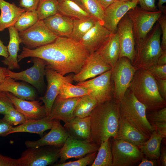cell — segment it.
<instances>
[{
    "label": "cell",
    "instance_id": "6da1fadb",
    "mask_svg": "<svg viewBox=\"0 0 166 166\" xmlns=\"http://www.w3.org/2000/svg\"><path fill=\"white\" fill-rule=\"evenodd\" d=\"M89 53L79 42L66 37H58L53 42L30 49L23 47L18 55V62L27 57H38L47 65L63 76L78 73Z\"/></svg>",
    "mask_w": 166,
    "mask_h": 166
},
{
    "label": "cell",
    "instance_id": "7a4b0ae2",
    "mask_svg": "<svg viewBox=\"0 0 166 166\" xmlns=\"http://www.w3.org/2000/svg\"><path fill=\"white\" fill-rule=\"evenodd\" d=\"M90 116L91 141L100 145L111 137L116 138L120 118L119 102L113 99L99 104Z\"/></svg>",
    "mask_w": 166,
    "mask_h": 166
},
{
    "label": "cell",
    "instance_id": "3957f363",
    "mask_svg": "<svg viewBox=\"0 0 166 166\" xmlns=\"http://www.w3.org/2000/svg\"><path fill=\"white\" fill-rule=\"evenodd\" d=\"M129 89L146 108V113L166 107V101L159 92L155 79L147 70H136Z\"/></svg>",
    "mask_w": 166,
    "mask_h": 166
},
{
    "label": "cell",
    "instance_id": "277c9868",
    "mask_svg": "<svg viewBox=\"0 0 166 166\" xmlns=\"http://www.w3.org/2000/svg\"><path fill=\"white\" fill-rule=\"evenodd\" d=\"M120 117L149 138L154 130L148 120L146 108L128 88L119 102Z\"/></svg>",
    "mask_w": 166,
    "mask_h": 166
},
{
    "label": "cell",
    "instance_id": "5b68a950",
    "mask_svg": "<svg viewBox=\"0 0 166 166\" xmlns=\"http://www.w3.org/2000/svg\"><path fill=\"white\" fill-rule=\"evenodd\" d=\"M161 35L160 26L157 22L144 39L135 43V55L132 64L136 70L147 69L157 64L162 51Z\"/></svg>",
    "mask_w": 166,
    "mask_h": 166
},
{
    "label": "cell",
    "instance_id": "8992f818",
    "mask_svg": "<svg viewBox=\"0 0 166 166\" xmlns=\"http://www.w3.org/2000/svg\"><path fill=\"white\" fill-rule=\"evenodd\" d=\"M136 69L130 60L125 57L119 58L112 69L111 78L114 83L113 99L119 102L129 88Z\"/></svg>",
    "mask_w": 166,
    "mask_h": 166
},
{
    "label": "cell",
    "instance_id": "52a82bcc",
    "mask_svg": "<svg viewBox=\"0 0 166 166\" xmlns=\"http://www.w3.org/2000/svg\"><path fill=\"white\" fill-rule=\"evenodd\" d=\"M162 14L159 10L149 11L137 6L127 13L132 23L135 43L145 38Z\"/></svg>",
    "mask_w": 166,
    "mask_h": 166
},
{
    "label": "cell",
    "instance_id": "ba28073f",
    "mask_svg": "<svg viewBox=\"0 0 166 166\" xmlns=\"http://www.w3.org/2000/svg\"><path fill=\"white\" fill-rule=\"evenodd\" d=\"M52 146L28 148L17 159L18 166H46L53 164L60 158V149Z\"/></svg>",
    "mask_w": 166,
    "mask_h": 166
},
{
    "label": "cell",
    "instance_id": "9c48e42d",
    "mask_svg": "<svg viewBox=\"0 0 166 166\" xmlns=\"http://www.w3.org/2000/svg\"><path fill=\"white\" fill-rule=\"evenodd\" d=\"M18 34L21 43L30 49L50 44L58 37L49 30L43 20H38L28 29L18 32Z\"/></svg>",
    "mask_w": 166,
    "mask_h": 166
},
{
    "label": "cell",
    "instance_id": "30bf717a",
    "mask_svg": "<svg viewBox=\"0 0 166 166\" xmlns=\"http://www.w3.org/2000/svg\"><path fill=\"white\" fill-rule=\"evenodd\" d=\"M111 148L112 166H133L143 158L137 146L123 140L113 138Z\"/></svg>",
    "mask_w": 166,
    "mask_h": 166
},
{
    "label": "cell",
    "instance_id": "8fae6325",
    "mask_svg": "<svg viewBox=\"0 0 166 166\" xmlns=\"http://www.w3.org/2000/svg\"><path fill=\"white\" fill-rule=\"evenodd\" d=\"M111 73L112 69L90 80L78 83L76 85L89 89V95L99 105L113 99L114 86Z\"/></svg>",
    "mask_w": 166,
    "mask_h": 166
},
{
    "label": "cell",
    "instance_id": "7c38bea8",
    "mask_svg": "<svg viewBox=\"0 0 166 166\" xmlns=\"http://www.w3.org/2000/svg\"><path fill=\"white\" fill-rule=\"evenodd\" d=\"M45 76L47 81L46 91L44 96L39 99L44 103L47 116H49L53 103L57 96L61 85L65 82L72 83L74 74L63 76L46 65Z\"/></svg>",
    "mask_w": 166,
    "mask_h": 166
},
{
    "label": "cell",
    "instance_id": "4fadbf2b",
    "mask_svg": "<svg viewBox=\"0 0 166 166\" xmlns=\"http://www.w3.org/2000/svg\"><path fill=\"white\" fill-rule=\"evenodd\" d=\"M100 146L90 140H80L69 136L60 148L59 163L65 162L69 159L80 158L97 152Z\"/></svg>",
    "mask_w": 166,
    "mask_h": 166
},
{
    "label": "cell",
    "instance_id": "5bb4252c",
    "mask_svg": "<svg viewBox=\"0 0 166 166\" xmlns=\"http://www.w3.org/2000/svg\"><path fill=\"white\" fill-rule=\"evenodd\" d=\"M120 44L119 58L125 57L132 63L135 52V42L132 21L127 14L118 23L117 27Z\"/></svg>",
    "mask_w": 166,
    "mask_h": 166
},
{
    "label": "cell",
    "instance_id": "9a60e30c",
    "mask_svg": "<svg viewBox=\"0 0 166 166\" xmlns=\"http://www.w3.org/2000/svg\"><path fill=\"white\" fill-rule=\"evenodd\" d=\"M33 66L26 70L15 72L7 69L8 76L15 80L22 81L30 84L38 90L43 85L46 62L38 57H32Z\"/></svg>",
    "mask_w": 166,
    "mask_h": 166
},
{
    "label": "cell",
    "instance_id": "2e32d148",
    "mask_svg": "<svg viewBox=\"0 0 166 166\" xmlns=\"http://www.w3.org/2000/svg\"><path fill=\"white\" fill-rule=\"evenodd\" d=\"M139 1H115L105 10L103 25L111 33L117 32L119 22L129 10L137 6Z\"/></svg>",
    "mask_w": 166,
    "mask_h": 166
},
{
    "label": "cell",
    "instance_id": "e0dca14e",
    "mask_svg": "<svg viewBox=\"0 0 166 166\" xmlns=\"http://www.w3.org/2000/svg\"><path fill=\"white\" fill-rule=\"evenodd\" d=\"M112 67L96 52L90 54L79 72L74 74L73 81L80 83L111 69Z\"/></svg>",
    "mask_w": 166,
    "mask_h": 166
},
{
    "label": "cell",
    "instance_id": "ac0fdd59",
    "mask_svg": "<svg viewBox=\"0 0 166 166\" xmlns=\"http://www.w3.org/2000/svg\"><path fill=\"white\" fill-rule=\"evenodd\" d=\"M50 130L40 139L35 141L26 140L25 142L27 148H36L44 146H62L69 135L60 120L53 119Z\"/></svg>",
    "mask_w": 166,
    "mask_h": 166
},
{
    "label": "cell",
    "instance_id": "d6986e66",
    "mask_svg": "<svg viewBox=\"0 0 166 166\" xmlns=\"http://www.w3.org/2000/svg\"><path fill=\"white\" fill-rule=\"evenodd\" d=\"M111 33L97 21L95 25L81 38L80 43L89 53L96 52L108 39Z\"/></svg>",
    "mask_w": 166,
    "mask_h": 166
},
{
    "label": "cell",
    "instance_id": "ffe728a7",
    "mask_svg": "<svg viewBox=\"0 0 166 166\" xmlns=\"http://www.w3.org/2000/svg\"><path fill=\"white\" fill-rule=\"evenodd\" d=\"M6 93L14 107L26 119H39L47 116L44 105H41L39 101L22 100L10 93Z\"/></svg>",
    "mask_w": 166,
    "mask_h": 166
},
{
    "label": "cell",
    "instance_id": "44dd1931",
    "mask_svg": "<svg viewBox=\"0 0 166 166\" xmlns=\"http://www.w3.org/2000/svg\"><path fill=\"white\" fill-rule=\"evenodd\" d=\"M81 97L62 99L57 97L52 105L49 117L53 120L67 123L74 118L73 112Z\"/></svg>",
    "mask_w": 166,
    "mask_h": 166
},
{
    "label": "cell",
    "instance_id": "7402d4cb",
    "mask_svg": "<svg viewBox=\"0 0 166 166\" xmlns=\"http://www.w3.org/2000/svg\"><path fill=\"white\" fill-rule=\"evenodd\" d=\"M0 91L10 93L21 99L33 101L36 97L35 92L30 86L6 77L0 84Z\"/></svg>",
    "mask_w": 166,
    "mask_h": 166
},
{
    "label": "cell",
    "instance_id": "603a6c76",
    "mask_svg": "<svg viewBox=\"0 0 166 166\" xmlns=\"http://www.w3.org/2000/svg\"><path fill=\"white\" fill-rule=\"evenodd\" d=\"M120 44L117 32L112 33L105 42L96 51L113 68L119 58Z\"/></svg>",
    "mask_w": 166,
    "mask_h": 166
},
{
    "label": "cell",
    "instance_id": "cb8c5ba5",
    "mask_svg": "<svg viewBox=\"0 0 166 166\" xmlns=\"http://www.w3.org/2000/svg\"><path fill=\"white\" fill-rule=\"evenodd\" d=\"M43 21L49 30L58 37H68L71 33L73 18L57 13Z\"/></svg>",
    "mask_w": 166,
    "mask_h": 166
},
{
    "label": "cell",
    "instance_id": "d4e9b609",
    "mask_svg": "<svg viewBox=\"0 0 166 166\" xmlns=\"http://www.w3.org/2000/svg\"><path fill=\"white\" fill-rule=\"evenodd\" d=\"M0 32L14 26L21 15L25 10L4 0H0Z\"/></svg>",
    "mask_w": 166,
    "mask_h": 166
},
{
    "label": "cell",
    "instance_id": "484cf974",
    "mask_svg": "<svg viewBox=\"0 0 166 166\" xmlns=\"http://www.w3.org/2000/svg\"><path fill=\"white\" fill-rule=\"evenodd\" d=\"M53 120L49 116L39 119H26L23 124L13 127L10 134L17 132L34 133L42 136L46 131L50 129Z\"/></svg>",
    "mask_w": 166,
    "mask_h": 166
},
{
    "label": "cell",
    "instance_id": "4316f807",
    "mask_svg": "<svg viewBox=\"0 0 166 166\" xmlns=\"http://www.w3.org/2000/svg\"><path fill=\"white\" fill-rule=\"evenodd\" d=\"M8 29L10 37L9 42L7 46L8 56L1 61L4 65H7V69L10 70L19 69L20 66L18 61V53L20 50L19 46L21 41L18 32L14 26Z\"/></svg>",
    "mask_w": 166,
    "mask_h": 166
},
{
    "label": "cell",
    "instance_id": "83f0119b",
    "mask_svg": "<svg viewBox=\"0 0 166 166\" xmlns=\"http://www.w3.org/2000/svg\"><path fill=\"white\" fill-rule=\"evenodd\" d=\"M148 138L120 117L118 129L115 139L125 140L138 147Z\"/></svg>",
    "mask_w": 166,
    "mask_h": 166
},
{
    "label": "cell",
    "instance_id": "f1b7e54d",
    "mask_svg": "<svg viewBox=\"0 0 166 166\" xmlns=\"http://www.w3.org/2000/svg\"><path fill=\"white\" fill-rule=\"evenodd\" d=\"M58 0L57 13L74 19H81L91 17L82 6L73 1Z\"/></svg>",
    "mask_w": 166,
    "mask_h": 166
},
{
    "label": "cell",
    "instance_id": "f546056e",
    "mask_svg": "<svg viewBox=\"0 0 166 166\" xmlns=\"http://www.w3.org/2000/svg\"><path fill=\"white\" fill-rule=\"evenodd\" d=\"M163 139L154 130L149 138L138 147L147 158L158 160L160 155V146Z\"/></svg>",
    "mask_w": 166,
    "mask_h": 166
},
{
    "label": "cell",
    "instance_id": "4dcf8cb0",
    "mask_svg": "<svg viewBox=\"0 0 166 166\" xmlns=\"http://www.w3.org/2000/svg\"><path fill=\"white\" fill-rule=\"evenodd\" d=\"M97 21L91 16L81 19L73 18L72 32L68 37L79 42L83 37L93 26Z\"/></svg>",
    "mask_w": 166,
    "mask_h": 166
},
{
    "label": "cell",
    "instance_id": "1f68e13d",
    "mask_svg": "<svg viewBox=\"0 0 166 166\" xmlns=\"http://www.w3.org/2000/svg\"><path fill=\"white\" fill-rule=\"evenodd\" d=\"M90 90L83 86L73 85L69 82H65L61 86L57 97L62 99L81 97L89 95Z\"/></svg>",
    "mask_w": 166,
    "mask_h": 166
},
{
    "label": "cell",
    "instance_id": "d6a6232c",
    "mask_svg": "<svg viewBox=\"0 0 166 166\" xmlns=\"http://www.w3.org/2000/svg\"><path fill=\"white\" fill-rule=\"evenodd\" d=\"M112 154L109 139L100 144L96 158L91 166H112Z\"/></svg>",
    "mask_w": 166,
    "mask_h": 166
},
{
    "label": "cell",
    "instance_id": "836d02e7",
    "mask_svg": "<svg viewBox=\"0 0 166 166\" xmlns=\"http://www.w3.org/2000/svg\"><path fill=\"white\" fill-rule=\"evenodd\" d=\"M98 105L96 99L90 95L81 97L74 110V117L90 116L93 110Z\"/></svg>",
    "mask_w": 166,
    "mask_h": 166
},
{
    "label": "cell",
    "instance_id": "e575fe53",
    "mask_svg": "<svg viewBox=\"0 0 166 166\" xmlns=\"http://www.w3.org/2000/svg\"><path fill=\"white\" fill-rule=\"evenodd\" d=\"M38 20L36 10L26 11L21 15L14 26L18 32H21L33 26Z\"/></svg>",
    "mask_w": 166,
    "mask_h": 166
},
{
    "label": "cell",
    "instance_id": "d590c367",
    "mask_svg": "<svg viewBox=\"0 0 166 166\" xmlns=\"http://www.w3.org/2000/svg\"><path fill=\"white\" fill-rule=\"evenodd\" d=\"M58 0H41L36 10L38 20H43L58 12Z\"/></svg>",
    "mask_w": 166,
    "mask_h": 166
},
{
    "label": "cell",
    "instance_id": "8d00e7d4",
    "mask_svg": "<svg viewBox=\"0 0 166 166\" xmlns=\"http://www.w3.org/2000/svg\"><path fill=\"white\" fill-rule=\"evenodd\" d=\"M80 1L83 7L91 16L102 24L105 9L98 2L97 0Z\"/></svg>",
    "mask_w": 166,
    "mask_h": 166
},
{
    "label": "cell",
    "instance_id": "74e56055",
    "mask_svg": "<svg viewBox=\"0 0 166 166\" xmlns=\"http://www.w3.org/2000/svg\"><path fill=\"white\" fill-rule=\"evenodd\" d=\"M2 119L12 126L22 124L26 120L25 116L14 105L7 108Z\"/></svg>",
    "mask_w": 166,
    "mask_h": 166
},
{
    "label": "cell",
    "instance_id": "f35d334b",
    "mask_svg": "<svg viewBox=\"0 0 166 166\" xmlns=\"http://www.w3.org/2000/svg\"><path fill=\"white\" fill-rule=\"evenodd\" d=\"M64 128L68 133L69 136L80 140H90V136L80 129L71 121L65 123Z\"/></svg>",
    "mask_w": 166,
    "mask_h": 166
},
{
    "label": "cell",
    "instance_id": "ab89813d",
    "mask_svg": "<svg viewBox=\"0 0 166 166\" xmlns=\"http://www.w3.org/2000/svg\"><path fill=\"white\" fill-rule=\"evenodd\" d=\"M95 152L87 155L85 157L80 158L78 160L67 162L58 163L53 165L55 166H86L92 164L97 154Z\"/></svg>",
    "mask_w": 166,
    "mask_h": 166
},
{
    "label": "cell",
    "instance_id": "60d3db41",
    "mask_svg": "<svg viewBox=\"0 0 166 166\" xmlns=\"http://www.w3.org/2000/svg\"><path fill=\"white\" fill-rule=\"evenodd\" d=\"M147 119L151 124L156 122H166V107L146 113Z\"/></svg>",
    "mask_w": 166,
    "mask_h": 166
},
{
    "label": "cell",
    "instance_id": "b9f144b4",
    "mask_svg": "<svg viewBox=\"0 0 166 166\" xmlns=\"http://www.w3.org/2000/svg\"><path fill=\"white\" fill-rule=\"evenodd\" d=\"M81 130L87 133L90 137V116L84 117H75L71 121Z\"/></svg>",
    "mask_w": 166,
    "mask_h": 166
},
{
    "label": "cell",
    "instance_id": "7bdbcfd3",
    "mask_svg": "<svg viewBox=\"0 0 166 166\" xmlns=\"http://www.w3.org/2000/svg\"><path fill=\"white\" fill-rule=\"evenodd\" d=\"M147 69L155 79H166V65L156 64L150 66Z\"/></svg>",
    "mask_w": 166,
    "mask_h": 166
},
{
    "label": "cell",
    "instance_id": "ee69618b",
    "mask_svg": "<svg viewBox=\"0 0 166 166\" xmlns=\"http://www.w3.org/2000/svg\"><path fill=\"white\" fill-rule=\"evenodd\" d=\"M165 14H162L157 21L160 26L161 34H162L161 46L162 50H166V16Z\"/></svg>",
    "mask_w": 166,
    "mask_h": 166
},
{
    "label": "cell",
    "instance_id": "f6af8a7d",
    "mask_svg": "<svg viewBox=\"0 0 166 166\" xmlns=\"http://www.w3.org/2000/svg\"><path fill=\"white\" fill-rule=\"evenodd\" d=\"M13 105L6 93L0 91V114L4 115L7 108Z\"/></svg>",
    "mask_w": 166,
    "mask_h": 166
},
{
    "label": "cell",
    "instance_id": "bcb514c9",
    "mask_svg": "<svg viewBox=\"0 0 166 166\" xmlns=\"http://www.w3.org/2000/svg\"><path fill=\"white\" fill-rule=\"evenodd\" d=\"M41 0H19V6L26 11L36 10Z\"/></svg>",
    "mask_w": 166,
    "mask_h": 166
},
{
    "label": "cell",
    "instance_id": "7dc6e473",
    "mask_svg": "<svg viewBox=\"0 0 166 166\" xmlns=\"http://www.w3.org/2000/svg\"><path fill=\"white\" fill-rule=\"evenodd\" d=\"M155 0H139L138 4L142 9L149 11L157 10Z\"/></svg>",
    "mask_w": 166,
    "mask_h": 166
},
{
    "label": "cell",
    "instance_id": "c3c4849f",
    "mask_svg": "<svg viewBox=\"0 0 166 166\" xmlns=\"http://www.w3.org/2000/svg\"><path fill=\"white\" fill-rule=\"evenodd\" d=\"M0 166H18L17 159L0 154Z\"/></svg>",
    "mask_w": 166,
    "mask_h": 166
},
{
    "label": "cell",
    "instance_id": "681fc988",
    "mask_svg": "<svg viewBox=\"0 0 166 166\" xmlns=\"http://www.w3.org/2000/svg\"><path fill=\"white\" fill-rule=\"evenodd\" d=\"M156 132L163 138L166 136V122H156L151 124Z\"/></svg>",
    "mask_w": 166,
    "mask_h": 166
},
{
    "label": "cell",
    "instance_id": "f907efd6",
    "mask_svg": "<svg viewBox=\"0 0 166 166\" xmlns=\"http://www.w3.org/2000/svg\"><path fill=\"white\" fill-rule=\"evenodd\" d=\"M13 127L2 119H0V136H5L10 134Z\"/></svg>",
    "mask_w": 166,
    "mask_h": 166
},
{
    "label": "cell",
    "instance_id": "816d5d0a",
    "mask_svg": "<svg viewBox=\"0 0 166 166\" xmlns=\"http://www.w3.org/2000/svg\"><path fill=\"white\" fill-rule=\"evenodd\" d=\"M155 80L160 95L166 101V79H155Z\"/></svg>",
    "mask_w": 166,
    "mask_h": 166
},
{
    "label": "cell",
    "instance_id": "f5cc1de1",
    "mask_svg": "<svg viewBox=\"0 0 166 166\" xmlns=\"http://www.w3.org/2000/svg\"><path fill=\"white\" fill-rule=\"evenodd\" d=\"M157 160H148L147 159L143 158L138 164V166H156Z\"/></svg>",
    "mask_w": 166,
    "mask_h": 166
},
{
    "label": "cell",
    "instance_id": "db71d44e",
    "mask_svg": "<svg viewBox=\"0 0 166 166\" xmlns=\"http://www.w3.org/2000/svg\"><path fill=\"white\" fill-rule=\"evenodd\" d=\"M156 64L160 65H166V50H162L158 58Z\"/></svg>",
    "mask_w": 166,
    "mask_h": 166
},
{
    "label": "cell",
    "instance_id": "11a10c76",
    "mask_svg": "<svg viewBox=\"0 0 166 166\" xmlns=\"http://www.w3.org/2000/svg\"><path fill=\"white\" fill-rule=\"evenodd\" d=\"M0 56L6 58L8 56L7 46L5 45L0 39Z\"/></svg>",
    "mask_w": 166,
    "mask_h": 166
},
{
    "label": "cell",
    "instance_id": "9f6ffc18",
    "mask_svg": "<svg viewBox=\"0 0 166 166\" xmlns=\"http://www.w3.org/2000/svg\"><path fill=\"white\" fill-rule=\"evenodd\" d=\"M8 76L7 72V68L0 66V84Z\"/></svg>",
    "mask_w": 166,
    "mask_h": 166
},
{
    "label": "cell",
    "instance_id": "6f0895ef",
    "mask_svg": "<svg viewBox=\"0 0 166 166\" xmlns=\"http://www.w3.org/2000/svg\"><path fill=\"white\" fill-rule=\"evenodd\" d=\"M161 165L163 166H166V150L164 147L162 148L160 158Z\"/></svg>",
    "mask_w": 166,
    "mask_h": 166
},
{
    "label": "cell",
    "instance_id": "680465c9",
    "mask_svg": "<svg viewBox=\"0 0 166 166\" xmlns=\"http://www.w3.org/2000/svg\"><path fill=\"white\" fill-rule=\"evenodd\" d=\"M105 10L116 0H97Z\"/></svg>",
    "mask_w": 166,
    "mask_h": 166
},
{
    "label": "cell",
    "instance_id": "91938a15",
    "mask_svg": "<svg viewBox=\"0 0 166 166\" xmlns=\"http://www.w3.org/2000/svg\"><path fill=\"white\" fill-rule=\"evenodd\" d=\"M166 2V0H159L157 4V7L159 10L161 11L162 13L166 14V6H163L164 3Z\"/></svg>",
    "mask_w": 166,
    "mask_h": 166
},
{
    "label": "cell",
    "instance_id": "94428289",
    "mask_svg": "<svg viewBox=\"0 0 166 166\" xmlns=\"http://www.w3.org/2000/svg\"><path fill=\"white\" fill-rule=\"evenodd\" d=\"M72 0L73 1L76 2H77V3L78 4H79L80 5L82 6V4L81 3V1L80 0Z\"/></svg>",
    "mask_w": 166,
    "mask_h": 166
},
{
    "label": "cell",
    "instance_id": "6125c7cd",
    "mask_svg": "<svg viewBox=\"0 0 166 166\" xmlns=\"http://www.w3.org/2000/svg\"><path fill=\"white\" fill-rule=\"evenodd\" d=\"M116 0L122 1H132L133 0Z\"/></svg>",
    "mask_w": 166,
    "mask_h": 166
}]
</instances>
